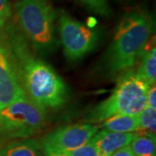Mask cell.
Here are the masks:
<instances>
[{
  "mask_svg": "<svg viewBox=\"0 0 156 156\" xmlns=\"http://www.w3.org/2000/svg\"><path fill=\"white\" fill-rule=\"evenodd\" d=\"M153 29V19L145 12H129L122 18L107 56L108 69L112 74L134 67Z\"/></svg>",
  "mask_w": 156,
  "mask_h": 156,
  "instance_id": "obj_1",
  "label": "cell"
},
{
  "mask_svg": "<svg viewBox=\"0 0 156 156\" xmlns=\"http://www.w3.org/2000/svg\"><path fill=\"white\" fill-rule=\"evenodd\" d=\"M149 85L133 70H128L120 78L110 96L91 111L90 123H98L115 115H139L147 106L146 97Z\"/></svg>",
  "mask_w": 156,
  "mask_h": 156,
  "instance_id": "obj_2",
  "label": "cell"
},
{
  "mask_svg": "<svg viewBox=\"0 0 156 156\" xmlns=\"http://www.w3.org/2000/svg\"><path fill=\"white\" fill-rule=\"evenodd\" d=\"M23 75L30 99L43 108L62 106L67 99V87L52 68L44 62L23 57Z\"/></svg>",
  "mask_w": 156,
  "mask_h": 156,
  "instance_id": "obj_3",
  "label": "cell"
},
{
  "mask_svg": "<svg viewBox=\"0 0 156 156\" xmlns=\"http://www.w3.org/2000/svg\"><path fill=\"white\" fill-rule=\"evenodd\" d=\"M16 11L23 31L40 52L55 47V12L47 0H17Z\"/></svg>",
  "mask_w": 156,
  "mask_h": 156,
  "instance_id": "obj_4",
  "label": "cell"
},
{
  "mask_svg": "<svg viewBox=\"0 0 156 156\" xmlns=\"http://www.w3.org/2000/svg\"><path fill=\"white\" fill-rule=\"evenodd\" d=\"M0 118L13 139H26L43 128L45 111L26 95L1 109Z\"/></svg>",
  "mask_w": 156,
  "mask_h": 156,
  "instance_id": "obj_5",
  "label": "cell"
},
{
  "mask_svg": "<svg viewBox=\"0 0 156 156\" xmlns=\"http://www.w3.org/2000/svg\"><path fill=\"white\" fill-rule=\"evenodd\" d=\"M59 31L64 54L69 61L83 57L97 43V33L95 30L67 14H62L60 17Z\"/></svg>",
  "mask_w": 156,
  "mask_h": 156,
  "instance_id": "obj_6",
  "label": "cell"
},
{
  "mask_svg": "<svg viewBox=\"0 0 156 156\" xmlns=\"http://www.w3.org/2000/svg\"><path fill=\"white\" fill-rule=\"evenodd\" d=\"M99 127L92 123L74 124L57 128L47 135L43 149L52 151H72L88 144L98 132Z\"/></svg>",
  "mask_w": 156,
  "mask_h": 156,
  "instance_id": "obj_7",
  "label": "cell"
},
{
  "mask_svg": "<svg viewBox=\"0 0 156 156\" xmlns=\"http://www.w3.org/2000/svg\"><path fill=\"white\" fill-rule=\"evenodd\" d=\"M26 95L5 50L0 46V110Z\"/></svg>",
  "mask_w": 156,
  "mask_h": 156,
  "instance_id": "obj_8",
  "label": "cell"
},
{
  "mask_svg": "<svg viewBox=\"0 0 156 156\" xmlns=\"http://www.w3.org/2000/svg\"><path fill=\"white\" fill-rule=\"evenodd\" d=\"M136 134L101 130L92 137L91 142L94 145L97 156H112L121 147L130 145Z\"/></svg>",
  "mask_w": 156,
  "mask_h": 156,
  "instance_id": "obj_9",
  "label": "cell"
},
{
  "mask_svg": "<svg viewBox=\"0 0 156 156\" xmlns=\"http://www.w3.org/2000/svg\"><path fill=\"white\" fill-rule=\"evenodd\" d=\"M154 41L155 39L152 40L151 37L147 42L145 47L138 56L140 64L138 70L136 71L140 77L149 86L155 85L156 81V48Z\"/></svg>",
  "mask_w": 156,
  "mask_h": 156,
  "instance_id": "obj_10",
  "label": "cell"
},
{
  "mask_svg": "<svg viewBox=\"0 0 156 156\" xmlns=\"http://www.w3.org/2000/svg\"><path fill=\"white\" fill-rule=\"evenodd\" d=\"M0 156H42V145L30 138L13 140L0 147Z\"/></svg>",
  "mask_w": 156,
  "mask_h": 156,
  "instance_id": "obj_11",
  "label": "cell"
},
{
  "mask_svg": "<svg viewBox=\"0 0 156 156\" xmlns=\"http://www.w3.org/2000/svg\"><path fill=\"white\" fill-rule=\"evenodd\" d=\"M102 130L115 133H134L139 131V116L129 115H115L101 122Z\"/></svg>",
  "mask_w": 156,
  "mask_h": 156,
  "instance_id": "obj_12",
  "label": "cell"
},
{
  "mask_svg": "<svg viewBox=\"0 0 156 156\" xmlns=\"http://www.w3.org/2000/svg\"><path fill=\"white\" fill-rule=\"evenodd\" d=\"M134 156H156V139L154 134H136L130 143Z\"/></svg>",
  "mask_w": 156,
  "mask_h": 156,
  "instance_id": "obj_13",
  "label": "cell"
},
{
  "mask_svg": "<svg viewBox=\"0 0 156 156\" xmlns=\"http://www.w3.org/2000/svg\"><path fill=\"white\" fill-rule=\"evenodd\" d=\"M139 131L140 133L155 134L156 110L146 107L139 115Z\"/></svg>",
  "mask_w": 156,
  "mask_h": 156,
  "instance_id": "obj_14",
  "label": "cell"
},
{
  "mask_svg": "<svg viewBox=\"0 0 156 156\" xmlns=\"http://www.w3.org/2000/svg\"><path fill=\"white\" fill-rule=\"evenodd\" d=\"M44 156H97L91 140L88 144L72 151H52L43 149Z\"/></svg>",
  "mask_w": 156,
  "mask_h": 156,
  "instance_id": "obj_15",
  "label": "cell"
},
{
  "mask_svg": "<svg viewBox=\"0 0 156 156\" xmlns=\"http://www.w3.org/2000/svg\"><path fill=\"white\" fill-rule=\"evenodd\" d=\"M81 1L87 6H89L91 10H93L100 15L108 16L110 13V9L106 0H81Z\"/></svg>",
  "mask_w": 156,
  "mask_h": 156,
  "instance_id": "obj_16",
  "label": "cell"
},
{
  "mask_svg": "<svg viewBox=\"0 0 156 156\" xmlns=\"http://www.w3.org/2000/svg\"><path fill=\"white\" fill-rule=\"evenodd\" d=\"M11 17V5L9 0H0V29H3Z\"/></svg>",
  "mask_w": 156,
  "mask_h": 156,
  "instance_id": "obj_17",
  "label": "cell"
},
{
  "mask_svg": "<svg viewBox=\"0 0 156 156\" xmlns=\"http://www.w3.org/2000/svg\"><path fill=\"white\" fill-rule=\"evenodd\" d=\"M146 104L147 108L153 109L156 108V89L155 85H151L148 88L147 97H146Z\"/></svg>",
  "mask_w": 156,
  "mask_h": 156,
  "instance_id": "obj_18",
  "label": "cell"
},
{
  "mask_svg": "<svg viewBox=\"0 0 156 156\" xmlns=\"http://www.w3.org/2000/svg\"><path fill=\"white\" fill-rule=\"evenodd\" d=\"M112 156H134V154L132 148H131V147L128 145L122 147L120 149L115 151L112 154Z\"/></svg>",
  "mask_w": 156,
  "mask_h": 156,
  "instance_id": "obj_19",
  "label": "cell"
}]
</instances>
